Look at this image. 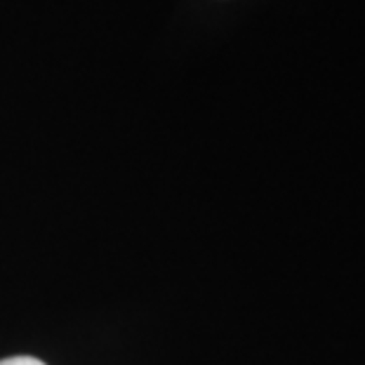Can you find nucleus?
I'll list each match as a JSON object with an SVG mask.
<instances>
[{"label": "nucleus", "instance_id": "1", "mask_svg": "<svg viewBox=\"0 0 365 365\" xmlns=\"http://www.w3.org/2000/svg\"><path fill=\"white\" fill-rule=\"evenodd\" d=\"M0 365H45V363L34 359V356H12V359L0 361Z\"/></svg>", "mask_w": 365, "mask_h": 365}]
</instances>
